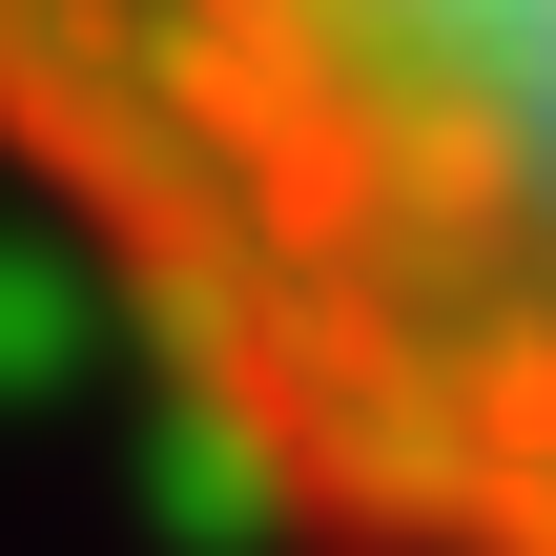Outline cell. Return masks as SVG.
Masks as SVG:
<instances>
[{
    "instance_id": "1",
    "label": "cell",
    "mask_w": 556,
    "mask_h": 556,
    "mask_svg": "<svg viewBox=\"0 0 556 556\" xmlns=\"http://www.w3.org/2000/svg\"><path fill=\"white\" fill-rule=\"evenodd\" d=\"M0 227L268 556H556V0H0Z\"/></svg>"
}]
</instances>
